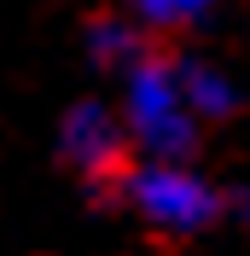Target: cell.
<instances>
[{"label": "cell", "instance_id": "6da1fadb", "mask_svg": "<svg viewBox=\"0 0 250 256\" xmlns=\"http://www.w3.org/2000/svg\"><path fill=\"white\" fill-rule=\"evenodd\" d=\"M122 128L140 146V163H192L198 152V122L180 105L174 64L163 52H146L140 64L122 70Z\"/></svg>", "mask_w": 250, "mask_h": 256}, {"label": "cell", "instance_id": "7a4b0ae2", "mask_svg": "<svg viewBox=\"0 0 250 256\" xmlns=\"http://www.w3.org/2000/svg\"><path fill=\"white\" fill-rule=\"evenodd\" d=\"M110 198H122L146 227L169 233V239H192L204 227H216L227 210V192L210 175H198L192 163H134L116 175Z\"/></svg>", "mask_w": 250, "mask_h": 256}, {"label": "cell", "instance_id": "3957f363", "mask_svg": "<svg viewBox=\"0 0 250 256\" xmlns=\"http://www.w3.org/2000/svg\"><path fill=\"white\" fill-rule=\"evenodd\" d=\"M58 158L88 186V198H110L116 175L128 169V128L105 99H76L58 122Z\"/></svg>", "mask_w": 250, "mask_h": 256}, {"label": "cell", "instance_id": "277c9868", "mask_svg": "<svg viewBox=\"0 0 250 256\" xmlns=\"http://www.w3.org/2000/svg\"><path fill=\"white\" fill-rule=\"evenodd\" d=\"M174 88H180V105H186L192 122H227V116L244 105V88H238L216 58L204 52H174Z\"/></svg>", "mask_w": 250, "mask_h": 256}, {"label": "cell", "instance_id": "5b68a950", "mask_svg": "<svg viewBox=\"0 0 250 256\" xmlns=\"http://www.w3.org/2000/svg\"><path fill=\"white\" fill-rule=\"evenodd\" d=\"M146 30H134L128 18H99L94 30H88V58L99 64V70H116L122 76L128 64H140L146 58Z\"/></svg>", "mask_w": 250, "mask_h": 256}, {"label": "cell", "instance_id": "8992f818", "mask_svg": "<svg viewBox=\"0 0 250 256\" xmlns=\"http://www.w3.org/2000/svg\"><path fill=\"white\" fill-rule=\"evenodd\" d=\"M221 12V0H128L134 30H198Z\"/></svg>", "mask_w": 250, "mask_h": 256}, {"label": "cell", "instance_id": "52a82bcc", "mask_svg": "<svg viewBox=\"0 0 250 256\" xmlns=\"http://www.w3.org/2000/svg\"><path fill=\"white\" fill-rule=\"evenodd\" d=\"M221 216H233V222H244V227H250V186L227 192V210H221Z\"/></svg>", "mask_w": 250, "mask_h": 256}]
</instances>
